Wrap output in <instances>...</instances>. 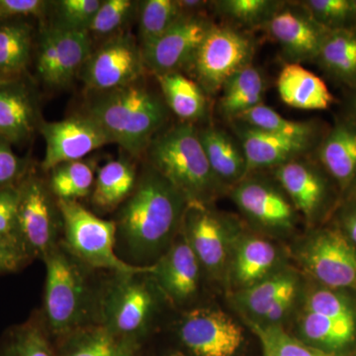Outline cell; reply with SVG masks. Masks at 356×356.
<instances>
[{"label":"cell","instance_id":"47","mask_svg":"<svg viewBox=\"0 0 356 356\" xmlns=\"http://www.w3.org/2000/svg\"><path fill=\"white\" fill-rule=\"evenodd\" d=\"M49 2L42 0H0V21L40 16L46 13Z\"/></svg>","mask_w":356,"mask_h":356},{"label":"cell","instance_id":"44","mask_svg":"<svg viewBox=\"0 0 356 356\" xmlns=\"http://www.w3.org/2000/svg\"><path fill=\"white\" fill-rule=\"evenodd\" d=\"M18 204L19 191L17 185L0 191V236L20 242L17 233Z\"/></svg>","mask_w":356,"mask_h":356},{"label":"cell","instance_id":"12","mask_svg":"<svg viewBox=\"0 0 356 356\" xmlns=\"http://www.w3.org/2000/svg\"><path fill=\"white\" fill-rule=\"evenodd\" d=\"M212 22L184 13L163 36L142 50L145 67L156 76L179 72L191 64L199 46L209 31Z\"/></svg>","mask_w":356,"mask_h":356},{"label":"cell","instance_id":"51","mask_svg":"<svg viewBox=\"0 0 356 356\" xmlns=\"http://www.w3.org/2000/svg\"><path fill=\"white\" fill-rule=\"evenodd\" d=\"M348 115L350 118V123L356 126V95L350 99V105H348Z\"/></svg>","mask_w":356,"mask_h":356},{"label":"cell","instance_id":"18","mask_svg":"<svg viewBox=\"0 0 356 356\" xmlns=\"http://www.w3.org/2000/svg\"><path fill=\"white\" fill-rule=\"evenodd\" d=\"M236 131L247 159L248 173L259 168H278L305 153L313 142V139L264 132L248 125Z\"/></svg>","mask_w":356,"mask_h":356},{"label":"cell","instance_id":"49","mask_svg":"<svg viewBox=\"0 0 356 356\" xmlns=\"http://www.w3.org/2000/svg\"><path fill=\"white\" fill-rule=\"evenodd\" d=\"M181 8L182 13H191V11L196 10L200 7L205 6L207 2L199 1V0H182V1H177Z\"/></svg>","mask_w":356,"mask_h":356},{"label":"cell","instance_id":"42","mask_svg":"<svg viewBox=\"0 0 356 356\" xmlns=\"http://www.w3.org/2000/svg\"><path fill=\"white\" fill-rule=\"evenodd\" d=\"M100 0H62L57 2L58 22L56 24L72 30H88L98 8Z\"/></svg>","mask_w":356,"mask_h":356},{"label":"cell","instance_id":"17","mask_svg":"<svg viewBox=\"0 0 356 356\" xmlns=\"http://www.w3.org/2000/svg\"><path fill=\"white\" fill-rule=\"evenodd\" d=\"M184 235L201 266L210 273L221 270L227 259V234L222 220L201 204H188L185 210Z\"/></svg>","mask_w":356,"mask_h":356},{"label":"cell","instance_id":"15","mask_svg":"<svg viewBox=\"0 0 356 356\" xmlns=\"http://www.w3.org/2000/svg\"><path fill=\"white\" fill-rule=\"evenodd\" d=\"M136 275L122 276L111 288L104 303L109 330L115 336H134L142 332L154 308V296Z\"/></svg>","mask_w":356,"mask_h":356},{"label":"cell","instance_id":"31","mask_svg":"<svg viewBox=\"0 0 356 356\" xmlns=\"http://www.w3.org/2000/svg\"><path fill=\"white\" fill-rule=\"evenodd\" d=\"M32 49V30L21 21H0V76H13L27 67Z\"/></svg>","mask_w":356,"mask_h":356},{"label":"cell","instance_id":"41","mask_svg":"<svg viewBox=\"0 0 356 356\" xmlns=\"http://www.w3.org/2000/svg\"><path fill=\"white\" fill-rule=\"evenodd\" d=\"M135 2L131 0H106L98 8L88 32L92 34L109 35L125 24L132 13Z\"/></svg>","mask_w":356,"mask_h":356},{"label":"cell","instance_id":"19","mask_svg":"<svg viewBox=\"0 0 356 356\" xmlns=\"http://www.w3.org/2000/svg\"><path fill=\"white\" fill-rule=\"evenodd\" d=\"M200 262L182 234V238L154 266L153 275L168 296L184 301L197 291Z\"/></svg>","mask_w":356,"mask_h":356},{"label":"cell","instance_id":"25","mask_svg":"<svg viewBox=\"0 0 356 356\" xmlns=\"http://www.w3.org/2000/svg\"><path fill=\"white\" fill-rule=\"evenodd\" d=\"M219 110L225 118L236 120L241 115L264 103L266 81L254 65L234 74L222 86Z\"/></svg>","mask_w":356,"mask_h":356},{"label":"cell","instance_id":"21","mask_svg":"<svg viewBox=\"0 0 356 356\" xmlns=\"http://www.w3.org/2000/svg\"><path fill=\"white\" fill-rule=\"evenodd\" d=\"M281 100L292 108L325 110L334 102L327 84L300 64L288 63L277 79Z\"/></svg>","mask_w":356,"mask_h":356},{"label":"cell","instance_id":"43","mask_svg":"<svg viewBox=\"0 0 356 356\" xmlns=\"http://www.w3.org/2000/svg\"><path fill=\"white\" fill-rule=\"evenodd\" d=\"M306 311L330 318H355L348 300L331 290L312 292L307 298Z\"/></svg>","mask_w":356,"mask_h":356},{"label":"cell","instance_id":"35","mask_svg":"<svg viewBox=\"0 0 356 356\" xmlns=\"http://www.w3.org/2000/svg\"><path fill=\"white\" fill-rule=\"evenodd\" d=\"M58 356H134V350L107 327H97L72 337Z\"/></svg>","mask_w":356,"mask_h":356},{"label":"cell","instance_id":"30","mask_svg":"<svg viewBox=\"0 0 356 356\" xmlns=\"http://www.w3.org/2000/svg\"><path fill=\"white\" fill-rule=\"evenodd\" d=\"M301 332L307 341L325 350H341L353 341L355 318H330L306 311Z\"/></svg>","mask_w":356,"mask_h":356},{"label":"cell","instance_id":"48","mask_svg":"<svg viewBox=\"0 0 356 356\" xmlns=\"http://www.w3.org/2000/svg\"><path fill=\"white\" fill-rule=\"evenodd\" d=\"M296 295H290L284 297L276 302L273 306L267 310L266 313L261 318L262 321H266L268 325H277L281 318L284 317L285 314L291 308L293 302H294Z\"/></svg>","mask_w":356,"mask_h":356},{"label":"cell","instance_id":"9","mask_svg":"<svg viewBox=\"0 0 356 356\" xmlns=\"http://www.w3.org/2000/svg\"><path fill=\"white\" fill-rule=\"evenodd\" d=\"M46 143L42 168L46 172L109 144L108 136L90 115H76L62 121L44 122L40 127Z\"/></svg>","mask_w":356,"mask_h":356},{"label":"cell","instance_id":"53","mask_svg":"<svg viewBox=\"0 0 356 356\" xmlns=\"http://www.w3.org/2000/svg\"><path fill=\"white\" fill-rule=\"evenodd\" d=\"M170 356H187L184 355L182 353H179V351H177V353H172Z\"/></svg>","mask_w":356,"mask_h":356},{"label":"cell","instance_id":"10","mask_svg":"<svg viewBox=\"0 0 356 356\" xmlns=\"http://www.w3.org/2000/svg\"><path fill=\"white\" fill-rule=\"evenodd\" d=\"M19 191L17 233L30 257H44L54 248L57 225L53 203L44 182L28 175L17 184Z\"/></svg>","mask_w":356,"mask_h":356},{"label":"cell","instance_id":"16","mask_svg":"<svg viewBox=\"0 0 356 356\" xmlns=\"http://www.w3.org/2000/svg\"><path fill=\"white\" fill-rule=\"evenodd\" d=\"M232 197L245 216L262 227L286 231L294 226V207L273 185L261 180L243 179L236 184Z\"/></svg>","mask_w":356,"mask_h":356},{"label":"cell","instance_id":"32","mask_svg":"<svg viewBox=\"0 0 356 356\" xmlns=\"http://www.w3.org/2000/svg\"><path fill=\"white\" fill-rule=\"evenodd\" d=\"M297 280L291 273L268 276L261 282L245 288L236 294V300L248 313L261 318L276 302L290 295H296Z\"/></svg>","mask_w":356,"mask_h":356},{"label":"cell","instance_id":"36","mask_svg":"<svg viewBox=\"0 0 356 356\" xmlns=\"http://www.w3.org/2000/svg\"><path fill=\"white\" fill-rule=\"evenodd\" d=\"M245 125L264 132L295 138L314 139L315 129L309 122L289 120L264 103L238 117Z\"/></svg>","mask_w":356,"mask_h":356},{"label":"cell","instance_id":"34","mask_svg":"<svg viewBox=\"0 0 356 356\" xmlns=\"http://www.w3.org/2000/svg\"><path fill=\"white\" fill-rule=\"evenodd\" d=\"M95 184V170L88 161H74L62 163L51 170V191L58 200L86 197Z\"/></svg>","mask_w":356,"mask_h":356},{"label":"cell","instance_id":"29","mask_svg":"<svg viewBox=\"0 0 356 356\" xmlns=\"http://www.w3.org/2000/svg\"><path fill=\"white\" fill-rule=\"evenodd\" d=\"M136 172L127 161L116 159L98 172L92 200L102 209H112L130 195L135 186Z\"/></svg>","mask_w":356,"mask_h":356},{"label":"cell","instance_id":"24","mask_svg":"<svg viewBox=\"0 0 356 356\" xmlns=\"http://www.w3.org/2000/svg\"><path fill=\"white\" fill-rule=\"evenodd\" d=\"M318 156L332 177L348 186L356 177V126L337 125L323 142Z\"/></svg>","mask_w":356,"mask_h":356},{"label":"cell","instance_id":"54","mask_svg":"<svg viewBox=\"0 0 356 356\" xmlns=\"http://www.w3.org/2000/svg\"><path fill=\"white\" fill-rule=\"evenodd\" d=\"M353 6H355V13H356V0H353Z\"/></svg>","mask_w":356,"mask_h":356},{"label":"cell","instance_id":"40","mask_svg":"<svg viewBox=\"0 0 356 356\" xmlns=\"http://www.w3.org/2000/svg\"><path fill=\"white\" fill-rule=\"evenodd\" d=\"M252 330L276 356H336L325 351L310 348L289 336L278 325H252Z\"/></svg>","mask_w":356,"mask_h":356},{"label":"cell","instance_id":"7","mask_svg":"<svg viewBox=\"0 0 356 356\" xmlns=\"http://www.w3.org/2000/svg\"><path fill=\"white\" fill-rule=\"evenodd\" d=\"M91 53L88 30L51 26L40 40L36 65L40 79L51 88H63L83 69Z\"/></svg>","mask_w":356,"mask_h":356},{"label":"cell","instance_id":"26","mask_svg":"<svg viewBox=\"0 0 356 356\" xmlns=\"http://www.w3.org/2000/svg\"><path fill=\"white\" fill-rule=\"evenodd\" d=\"M277 259V250L268 241L255 236L243 238L234 259L236 283L248 288L266 280Z\"/></svg>","mask_w":356,"mask_h":356},{"label":"cell","instance_id":"14","mask_svg":"<svg viewBox=\"0 0 356 356\" xmlns=\"http://www.w3.org/2000/svg\"><path fill=\"white\" fill-rule=\"evenodd\" d=\"M264 28L293 64L317 58L330 32L318 24L301 6L300 8H293L285 6V3Z\"/></svg>","mask_w":356,"mask_h":356},{"label":"cell","instance_id":"8","mask_svg":"<svg viewBox=\"0 0 356 356\" xmlns=\"http://www.w3.org/2000/svg\"><path fill=\"white\" fill-rule=\"evenodd\" d=\"M145 69L139 44L131 35H120L92 51L81 74L88 88L105 92L139 81Z\"/></svg>","mask_w":356,"mask_h":356},{"label":"cell","instance_id":"46","mask_svg":"<svg viewBox=\"0 0 356 356\" xmlns=\"http://www.w3.org/2000/svg\"><path fill=\"white\" fill-rule=\"evenodd\" d=\"M22 173V161L13 153L10 143L0 137V191L17 185Z\"/></svg>","mask_w":356,"mask_h":356},{"label":"cell","instance_id":"39","mask_svg":"<svg viewBox=\"0 0 356 356\" xmlns=\"http://www.w3.org/2000/svg\"><path fill=\"white\" fill-rule=\"evenodd\" d=\"M300 6L329 31L350 28L348 24L356 20L353 0H307Z\"/></svg>","mask_w":356,"mask_h":356},{"label":"cell","instance_id":"23","mask_svg":"<svg viewBox=\"0 0 356 356\" xmlns=\"http://www.w3.org/2000/svg\"><path fill=\"white\" fill-rule=\"evenodd\" d=\"M35 123L31 96L22 84L0 81V137L7 142L28 139Z\"/></svg>","mask_w":356,"mask_h":356},{"label":"cell","instance_id":"52","mask_svg":"<svg viewBox=\"0 0 356 356\" xmlns=\"http://www.w3.org/2000/svg\"><path fill=\"white\" fill-rule=\"evenodd\" d=\"M262 350H264V356H276L273 351L269 350L266 346H264V344H262Z\"/></svg>","mask_w":356,"mask_h":356},{"label":"cell","instance_id":"20","mask_svg":"<svg viewBox=\"0 0 356 356\" xmlns=\"http://www.w3.org/2000/svg\"><path fill=\"white\" fill-rule=\"evenodd\" d=\"M275 177L295 209L308 219L315 217L325 195V181L317 170L295 159L276 168Z\"/></svg>","mask_w":356,"mask_h":356},{"label":"cell","instance_id":"28","mask_svg":"<svg viewBox=\"0 0 356 356\" xmlns=\"http://www.w3.org/2000/svg\"><path fill=\"white\" fill-rule=\"evenodd\" d=\"M317 60L339 81L356 88V31L351 28L327 33Z\"/></svg>","mask_w":356,"mask_h":356},{"label":"cell","instance_id":"2","mask_svg":"<svg viewBox=\"0 0 356 356\" xmlns=\"http://www.w3.org/2000/svg\"><path fill=\"white\" fill-rule=\"evenodd\" d=\"M88 114L110 142L133 156L146 151L168 117L165 103L139 81L102 92L90 103Z\"/></svg>","mask_w":356,"mask_h":356},{"label":"cell","instance_id":"13","mask_svg":"<svg viewBox=\"0 0 356 356\" xmlns=\"http://www.w3.org/2000/svg\"><path fill=\"white\" fill-rule=\"evenodd\" d=\"M178 334L195 356H234L243 341L242 327L226 313L214 309L189 312Z\"/></svg>","mask_w":356,"mask_h":356},{"label":"cell","instance_id":"6","mask_svg":"<svg viewBox=\"0 0 356 356\" xmlns=\"http://www.w3.org/2000/svg\"><path fill=\"white\" fill-rule=\"evenodd\" d=\"M44 259L47 266L44 310L49 325L56 334H67L83 320L86 282L79 267L60 250L51 248Z\"/></svg>","mask_w":356,"mask_h":356},{"label":"cell","instance_id":"5","mask_svg":"<svg viewBox=\"0 0 356 356\" xmlns=\"http://www.w3.org/2000/svg\"><path fill=\"white\" fill-rule=\"evenodd\" d=\"M255 44L245 33L213 24L191 65L204 92L215 95L234 74L252 65Z\"/></svg>","mask_w":356,"mask_h":356},{"label":"cell","instance_id":"3","mask_svg":"<svg viewBox=\"0 0 356 356\" xmlns=\"http://www.w3.org/2000/svg\"><path fill=\"white\" fill-rule=\"evenodd\" d=\"M152 166L186 198L201 204L214 197L221 182L211 170L198 130L182 123L154 138L149 144Z\"/></svg>","mask_w":356,"mask_h":356},{"label":"cell","instance_id":"22","mask_svg":"<svg viewBox=\"0 0 356 356\" xmlns=\"http://www.w3.org/2000/svg\"><path fill=\"white\" fill-rule=\"evenodd\" d=\"M211 170L220 182L238 184L248 175L247 159L242 149L228 133L216 127L198 131Z\"/></svg>","mask_w":356,"mask_h":356},{"label":"cell","instance_id":"33","mask_svg":"<svg viewBox=\"0 0 356 356\" xmlns=\"http://www.w3.org/2000/svg\"><path fill=\"white\" fill-rule=\"evenodd\" d=\"M140 7V49L147 48L163 36L184 14L177 0H147Z\"/></svg>","mask_w":356,"mask_h":356},{"label":"cell","instance_id":"1","mask_svg":"<svg viewBox=\"0 0 356 356\" xmlns=\"http://www.w3.org/2000/svg\"><path fill=\"white\" fill-rule=\"evenodd\" d=\"M187 206L181 192L152 166L124 206L119 222L134 254L149 257L165 247L182 222Z\"/></svg>","mask_w":356,"mask_h":356},{"label":"cell","instance_id":"50","mask_svg":"<svg viewBox=\"0 0 356 356\" xmlns=\"http://www.w3.org/2000/svg\"><path fill=\"white\" fill-rule=\"evenodd\" d=\"M346 229L348 231L351 242L356 245V212L353 213L350 217L346 219Z\"/></svg>","mask_w":356,"mask_h":356},{"label":"cell","instance_id":"37","mask_svg":"<svg viewBox=\"0 0 356 356\" xmlns=\"http://www.w3.org/2000/svg\"><path fill=\"white\" fill-rule=\"evenodd\" d=\"M218 13L245 27L264 28L284 4L274 0H221L213 2Z\"/></svg>","mask_w":356,"mask_h":356},{"label":"cell","instance_id":"4","mask_svg":"<svg viewBox=\"0 0 356 356\" xmlns=\"http://www.w3.org/2000/svg\"><path fill=\"white\" fill-rule=\"evenodd\" d=\"M65 240L72 254L97 268L109 269L121 276L153 274L154 266H136L115 254L117 225L95 216L74 200H58Z\"/></svg>","mask_w":356,"mask_h":356},{"label":"cell","instance_id":"38","mask_svg":"<svg viewBox=\"0 0 356 356\" xmlns=\"http://www.w3.org/2000/svg\"><path fill=\"white\" fill-rule=\"evenodd\" d=\"M0 356H58L51 348L41 327L26 323L13 331L0 346Z\"/></svg>","mask_w":356,"mask_h":356},{"label":"cell","instance_id":"45","mask_svg":"<svg viewBox=\"0 0 356 356\" xmlns=\"http://www.w3.org/2000/svg\"><path fill=\"white\" fill-rule=\"evenodd\" d=\"M31 259L17 240L0 236V273H15Z\"/></svg>","mask_w":356,"mask_h":356},{"label":"cell","instance_id":"27","mask_svg":"<svg viewBox=\"0 0 356 356\" xmlns=\"http://www.w3.org/2000/svg\"><path fill=\"white\" fill-rule=\"evenodd\" d=\"M156 77L166 104L178 118L191 123L205 117L207 102L197 83L178 72Z\"/></svg>","mask_w":356,"mask_h":356},{"label":"cell","instance_id":"11","mask_svg":"<svg viewBox=\"0 0 356 356\" xmlns=\"http://www.w3.org/2000/svg\"><path fill=\"white\" fill-rule=\"evenodd\" d=\"M307 270L330 288L356 285V250L348 238L336 231H323L302 248Z\"/></svg>","mask_w":356,"mask_h":356}]
</instances>
